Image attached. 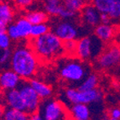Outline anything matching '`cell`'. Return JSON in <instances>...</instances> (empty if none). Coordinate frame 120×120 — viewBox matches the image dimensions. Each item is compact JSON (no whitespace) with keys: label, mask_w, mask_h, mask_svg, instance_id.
Masks as SVG:
<instances>
[{"label":"cell","mask_w":120,"mask_h":120,"mask_svg":"<svg viewBox=\"0 0 120 120\" xmlns=\"http://www.w3.org/2000/svg\"><path fill=\"white\" fill-rule=\"evenodd\" d=\"M4 101L8 108L26 112L25 102L18 88L4 91Z\"/></svg>","instance_id":"30bf717a"},{"label":"cell","mask_w":120,"mask_h":120,"mask_svg":"<svg viewBox=\"0 0 120 120\" xmlns=\"http://www.w3.org/2000/svg\"><path fill=\"white\" fill-rule=\"evenodd\" d=\"M101 24H110L111 22V17L109 16V14L104 13V14H101Z\"/></svg>","instance_id":"1f68e13d"},{"label":"cell","mask_w":120,"mask_h":120,"mask_svg":"<svg viewBox=\"0 0 120 120\" xmlns=\"http://www.w3.org/2000/svg\"><path fill=\"white\" fill-rule=\"evenodd\" d=\"M11 57H12V51L9 49L6 50H1V54H0V63L1 66L4 67V66L11 62Z\"/></svg>","instance_id":"d4e9b609"},{"label":"cell","mask_w":120,"mask_h":120,"mask_svg":"<svg viewBox=\"0 0 120 120\" xmlns=\"http://www.w3.org/2000/svg\"><path fill=\"white\" fill-rule=\"evenodd\" d=\"M69 112L72 120H90L91 112L87 104L75 103L71 106Z\"/></svg>","instance_id":"5bb4252c"},{"label":"cell","mask_w":120,"mask_h":120,"mask_svg":"<svg viewBox=\"0 0 120 120\" xmlns=\"http://www.w3.org/2000/svg\"><path fill=\"white\" fill-rule=\"evenodd\" d=\"M108 115L110 118L120 119V109L119 108H112V110L109 112Z\"/></svg>","instance_id":"d6a6232c"},{"label":"cell","mask_w":120,"mask_h":120,"mask_svg":"<svg viewBox=\"0 0 120 120\" xmlns=\"http://www.w3.org/2000/svg\"><path fill=\"white\" fill-rule=\"evenodd\" d=\"M2 120H3V119H2Z\"/></svg>","instance_id":"f35d334b"},{"label":"cell","mask_w":120,"mask_h":120,"mask_svg":"<svg viewBox=\"0 0 120 120\" xmlns=\"http://www.w3.org/2000/svg\"><path fill=\"white\" fill-rule=\"evenodd\" d=\"M38 112L44 120H72L69 110L62 102L55 98L43 99Z\"/></svg>","instance_id":"277c9868"},{"label":"cell","mask_w":120,"mask_h":120,"mask_svg":"<svg viewBox=\"0 0 120 120\" xmlns=\"http://www.w3.org/2000/svg\"><path fill=\"white\" fill-rule=\"evenodd\" d=\"M7 33H8V34L9 35L10 38H11V40H17L20 39L19 34L17 27L14 23H11V24L8 26V28H7Z\"/></svg>","instance_id":"f1b7e54d"},{"label":"cell","mask_w":120,"mask_h":120,"mask_svg":"<svg viewBox=\"0 0 120 120\" xmlns=\"http://www.w3.org/2000/svg\"><path fill=\"white\" fill-rule=\"evenodd\" d=\"M119 47H120V46H119Z\"/></svg>","instance_id":"8d00e7d4"},{"label":"cell","mask_w":120,"mask_h":120,"mask_svg":"<svg viewBox=\"0 0 120 120\" xmlns=\"http://www.w3.org/2000/svg\"><path fill=\"white\" fill-rule=\"evenodd\" d=\"M63 4L65 8L76 13L79 12L86 6L85 0H63Z\"/></svg>","instance_id":"cb8c5ba5"},{"label":"cell","mask_w":120,"mask_h":120,"mask_svg":"<svg viewBox=\"0 0 120 120\" xmlns=\"http://www.w3.org/2000/svg\"><path fill=\"white\" fill-rule=\"evenodd\" d=\"M105 120H120V119H117V118H110V117H108V118H106Z\"/></svg>","instance_id":"e575fe53"},{"label":"cell","mask_w":120,"mask_h":120,"mask_svg":"<svg viewBox=\"0 0 120 120\" xmlns=\"http://www.w3.org/2000/svg\"><path fill=\"white\" fill-rule=\"evenodd\" d=\"M90 71V66L80 59L65 60L60 64V76L63 80L74 85H80L91 74Z\"/></svg>","instance_id":"3957f363"},{"label":"cell","mask_w":120,"mask_h":120,"mask_svg":"<svg viewBox=\"0 0 120 120\" xmlns=\"http://www.w3.org/2000/svg\"><path fill=\"white\" fill-rule=\"evenodd\" d=\"M102 41L96 35L84 36L77 41L76 55L82 60L98 58L102 53Z\"/></svg>","instance_id":"5b68a950"},{"label":"cell","mask_w":120,"mask_h":120,"mask_svg":"<svg viewBox=\"0 0 120 120\" xmlns=\"http://www.w3.org/2000/svg\"><path fill=\"white\" fill-rule=\"evenodd\" d=\"M115 0H92L93 6L101 13V14H108L111 8L113 5Z\"/></svg>","instance_id":"7402d4cb"},{"label":"cell","mask_w":120,"mask_h":120,"mask_svg":"<svg viewBox=\"0 0 120 120\" xmlns=\"http://www.w3.org/2000/svg\"></svg>","instance_id":"74e56055"},{"label":"cell","mask_w":120,"mask_h":120,"mask_svg":"<svg viewBox=\"0 0 120 120\" xmlns=\"http://www.w3.org/2000/svg\"><path fill=\"white\" fill-rule=\"evenodd\" d=\"M38 57L28 46H18L12 52L10 66L23 79L31 78L38 67Z\"/></svg>","instance_id":"7a4b0ae2"},{"label":"cell","mask_w":120,"mask_h":120,"mask_svg":"<svg viewBox=\"0 0 120 120\" xmlns=\"http://www.w3.org/2000/svg\"><path fill=\"white\" fill-rule=\"evenodd\" d=\"M25 18L34 25V24L45 23L48 19V15L47 13L43 11H33L26 14Z\"/></svg>","instance_id":"44dd1931"},{"label":"cell","mask_w":120,"mask_h":120,"mask_svg":"<svg viewBox=\"0 0 120 120\" xmlns=\"http://www.w3.org/2000/svg\"><path fill=\"white\" fill-rule=\"evenodd\" d=\"M114 30L110 24H98L95 28V35L102 41H108L112 38Z\"/></svg>","instance_id":"ac0fdd59"},{"label":"cell","mask_w":120,"mask_h":120,"mask_svg":"<svg viewBox=\"0 0 120 120\" xmlns=\"http://www.w3.org/2000/svg\"><path fill=\"white\" fill-rule=\"evenodd\" d=\"M65 98L70 103L91 104L100 102L102 100V92L97 88L88 91H79L75 88H68L65 92Z\"/></svg>","instance_id":"8992f818"},{"label":"cell","mask_w":120,"mask_h":120,"mask_svg":"<svg viewBox=\"0 0 120 120\" xmlns=\"http://www.w3.org/2000/svg\"><path fill=\"white\" fill-rule=\"evenodd\" d=\"M101 13L93 5H86L82 9V20L86 25L97 27L101 24Z\"/></svg>","instance_id":"7c38bea8"},{"label":"cell","mask_w":120,"mask_h":120,"mask_svg":"<svg viewBox=\"0 0 120 120\" xmlns=\"http://www.w3.org/2000/svg\"><path fill=\"white\" fill-rule=\"evenodd\" d=\"M76 14L77 13L73 12V11H71V10L68 9V8H64L63 10L61 11V13L60 14V15H59V17L60 19H71L75 18Z\"/></svg>","instance_id":"f546056e"},{"label":"cell","mask_w":120,"mask_h":120,"mask_svg":"<svg viewBox=\"0 0 120 120\" xmlns=\"http://www.w3.org/2000/svg\"><path fill=\"white\" fill-rule=\"evenodd\" d=\"M120 63V47L109 46L97 58L96 66L100 69H108Z\"/></svg>","instance_id":"9c48e42d"},{"label":"cell","mask_w":120,"mask_h":120,"mask_svg":"<svg viewBox=\"0 0 120 120\" xmlns=\"http://www.w3.org/2000/svg\"><path fill=\"white\" fill-rule=\"evenodd\" d=\"M11 38L7 32H0V48L1 50L9 49Z\"/></svg>","instance_id":"4316f807"},{"label":"cell","mask_w":120,"mask_h":120,"mask_svg":"<svg viewBox=\"0 0 120 120\" xmlns=\"http://www.w3.org/2000/svg\"><path fill=\"white\" fill-rule=\"evenodd\" d=\"M45 9L48 14L53 16H59L63 8V0H45Z\"/></svg>","instance_id":"d6986e66"},{"label":"cell","mask_w":120,"mask_h":120,"mask_svg":"<svg viewBox=\"0 0 120 120\" xmlns=\"http://www.w3.org/2000/svg\"><path fill=\"white\" fill-rule=\"evenodd\" d=\"M19 91L20 92L23 97L26 106V112L28 114H33L38 112L40 108L41 98H40L34 88L31 86L30 82L24 80L20 82L19 86H18Z\"/></svg>","instance_id":"52a82bcc"},{"label":"cell","mask_w":120,"mask_h":120,"mask_svg":"<svg viewBox=\"0 0 120 120\" xmlns=\"http://www.w3.org/2000/svg\"><path fill=\"white\" fill-rule=\"evenodd\" d=\"M30 120H44V118H43L42 116L40 114V112H36L33 114H30Z\"/></svg>","instance_id":"836d02e7"},{"label":"cell","mask_w":120,"mask_h":120,"mask_svg":"<svg viewBox=\"0 0 120 120\" xmlns=\"http://www.w3.org/2000/svg\"><path fill=\"white\" fill-rule=\"evenodd\" d=\"M3 120H30V114L24 111L4 108L2 113Z\"/></svg>","instance_id":"2e32d148"},{"label":"cell","mask_w":120,"mask_h":120,"mask_svg":"<svg viewBox=\"0 0 120 120\" xmlns=\"http://www.w3.org/2000/svg\"><path fill=\"white\" fill-rule=\"evenodd\" d=\"M48 32H50V27L45 23L34 24L32 26V30H31L30 37L32 39L38 38V37H40V36L47 34Z\"/></svg>","instance_id":"603a6c76"},{"label":"cell","mask_w":120,"mask_h":120,"mask_svg":"<svg viewBox=\"0 0 120 120\" xmlns=\"http://www.w3.org/2000/svg\"><path fill=\"white\" fill-rule=\"evenodd\" d=\"M22 82L21 77L16 72L11 70H5L1 73L0 76V85L3 90L9 91L16 89Z\"/></svg>","instance_id":"8fae6325"},{"label":"cell","mask_w":120,"mask_h":120,"mask_svg":"<svg viewBox=\"0 0 120 120\" xmlns=\"http://www.w3.org/2000/svg\"><path fill=\"white\" fill-rule=\"evenodd\" d=\"M14 14L11 6L6 2L0 4V32H7V28L13 21Z\"/></svg>","instance_id":"4fadbf2b"},{"label":"cell","mask_w":120,"mask_h":120,"mask_svg":"<svg viewBox=\"0 0 120 120\" xmlns=\"http://www.w3.org/2000/svg\"><path fill=\"white\" fill-rule=\"evenodd\" d=\"M77 41L76 40H67L64 42L65 51L67 54H76Z\"/></svg>","instance_id":"83f0119b"},{"label":"cell","mask_w":120,"mask_h":120,"mask_svg":"<svg viewBox=\"0 0 120 120\" xmlns=\"http://www.w3.org/2000/svg\"><path fill=\"white\" fill-rule=\"evenodd\" d=\"M30 44L37 57L43 60H52L66 53L64 42L52 31L32 39Z\"/></svg>","instance_id":"6da1fadb"},{"label":"cell","mask_w":120,"mask_h":120,"mask_svg":"<svg viewBox=\"0 0 120 120\" xmlns=\"http://www.w3.org/2000/svg\"><path fill=\"white\" fill-rule=\"evenodd\" d=\"M98 84V77L94 73H91L88 75L85 80L78 86L77 89L79 91H88L92 90L97 88V86Z\"/></svg>","instance_id":"ffe728a7"},{"label":"cell","mask_w":120,"mask_h":120,"mask_svg":"<svg viewBox=\"0 0 120 120\" xmlns=\"http://www.w3.org/2000/svg\"><path fill=\"white\" fill-rule=\"evenodd\" d=\"M14 24H15V25L17 27L20 39H27L29 37H30L33 24L25 17L19 18L15 21Z\"/></svg>","instance_id":"e0dca14e"},{"label":"cell","mask_w":120,"mask_h":120,"mask_svg":"<svg viewBox=\"0 0 120 120\" xmlns=\"http://www.w3.org/2000/svg\"><path fill=\"white\" fill-rule=\"evenodd\" d=\"M30 83L41 99H46L51 96V87L48 85H46L45 83L39 80H36V79H31L30 81Z\"/></svg>","instance_id":"9a60e30c"},{"label":"cell","mask_w":120,"mask_h":120,"mask_svg":"<svg viewBox=\"0 0 120 120\" xmlns=\"http://www.w3.org/2000/svg\"><path fill=\"white\" fill-rule=\"evenodd\" d=\"M52 32L55 33L63 42L67 40H76L79 36L76 24L66 19L55 23Z\"/></svg>","instance_id":"ba28073f"},{"label":"cell","mask_w":120,"mask_h":120,"mask_svg":"<svg viewBox=\"0 0 120 120\" xmlns=\"http://www.w3.org/2000/svg\"><path fill=\"white\" fill-rule=\"evenodd\" d=\"M119 22H120V19H119Z\"/></svg>","instance_id":"d590c367"},{"label":"cell","mask_w":120,"mask_h":120,"mask_svg":"<svg viewBox=\"0 0 120 120\" xmlns=\"http://www.w3.org/2000/svg\"><path fill=\"white\" fill-rule=\"evenodd\" d=\"M109 16L112 19H120V0H115L113 5L108 12Z\"/></svg>","instance_id":"484cf974"},{"label":"cell","mask_w":120,"mask_h":120,"mask_svg":"<svg viewBox=\"0 0 120 120\" xmlns=\"http://www.w3.org/2000/svg\"><path fill=\"white\" fill-rule=\"evenodd\" d=\"M14 2H15L16 5H18L19 7L25 8V7L29 6V5L32 4L33 0H14Z\"/></svg>","instance_id":"4dcf8cb0"}]
</instances>
